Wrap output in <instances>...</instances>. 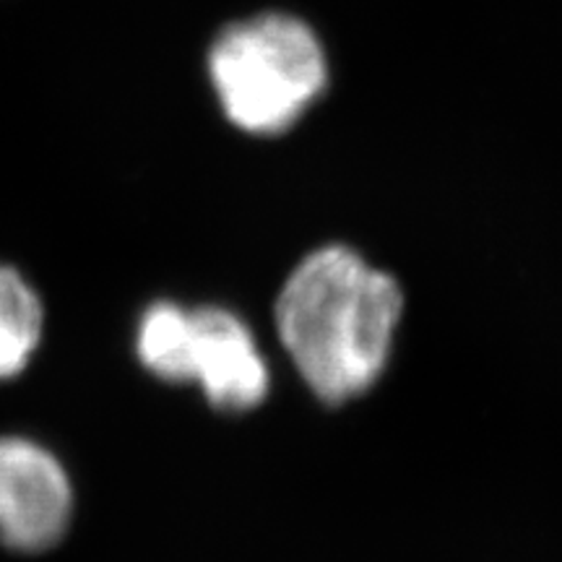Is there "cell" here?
<instances>
[{"instance_id":"2","label":"cell","mask_w":562,"mask_h":562,"mask_svg":"<svg viewBox=\"0 0 562 562\" xmlns=\"http://www.w3.org/2000/svg\"><path fill=\"white\" fill-rule=\"evenodd\" d=\"M209 76L232 125L252 136H277L326 89L328 60L305 21L269 11L229 24L214 40Z\"/></svg>"},{"instance_id":"4","label":"cell","mask_w":562,"mask_h":562,"mask_svg":"<svg viewBox=\"0 0 562 562\" xmlns=\"http://www.w3.org/2000/svg\"><path fill=\"white\" fill-rule=\"evenodd\" d=\"M188 381H195L216 409L248 412L269 393V364L243 318L224 307L193 311Z\"/></svg>"},{"instance_id":"3","label":"cell","mask_w":562,"mask_h":562,"mask_svg":"<svg viewBox=\"0 0 562 562\" xmlns=\"http://www.w3.org/2000/svg\"><path fill=\"white\" fill-rule=\"evenodd\" d=\"M74 490L60 461L26 438H0V542L45 552L66 537Z\"/></svg>"},{"instance_id":"5","label":"cell","mask_w":562,"mask_h":562,"mask_svg":"<svg viewBox=\"0 0 562 562\" xmlns=\"http://www.w3.org/2000/svg\"><path fill=\"white\" fill-rule=\"evenodd\" d=\"M45 311L34 286L19 271L0 266V378L24 372L37 351Z\"/></svg>"},{"instance_id":"1","label":"cell","mask_w":562,"mask_h":562,"mask_svg":"<svg viewBox=\"0 0 562 562\" xmlns=\"http://www.w3.org/2000/svg\"><path fill=\"white\" fill-rule=\"evenodd\" d=\"M402 318V290L341 245L311 252L277 300V328L305 383L328 404L381 378Z\"/></svg>"},{"instance_id":"6","label":"cell","mask_w":562,"mask_h":562,"mask_svg":"<svg viewBox=\"0 0 562 562\" xmlns=\"http://www.w3.org/2000/svg\"><path fill=\"white\" fill-rule=\"evenodd\" d=\"M193 311L175 302H154L140 315L136 331L138 360L151 375L170 383L188 381V347H191Z\"/></svg>"}]
</instances>
